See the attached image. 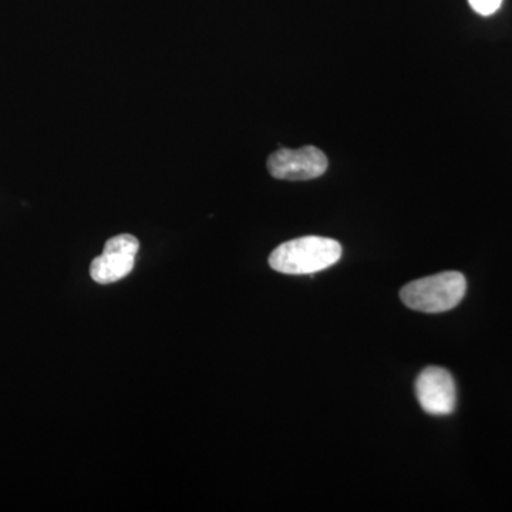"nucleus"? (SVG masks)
Here are the masks:
<instances>
[{
  "label": "nucleus",
  "instance_id": "3",
  "mask_svg": "<svg viewBox=\"0 0 512 512\" xmlns=\"http://www.w3.org/2000/svg\"><path fill=\"white\" fill-rule=\"evenodd\" d=\"M268 170L278 180L306 181L318 178L328 170V158L313 146L298 150L282 148L268 158Z\"/></svg>",
  "mask_w": 512,
  "mask_h": 512
},
{
  "label": "nucleus",
  "instance_id": "6",
  "mask_svg": "<svg viewBox=\"0 0 512 512\" xmlns=\"http://www.w3.org/2000/svg\"><path fill=\"white\" fill-rule=\"evenodd\" d=\"M474 12L481 16H491L501 8L503 0H468Z\"/></svg>",
  "mask_w": 512,
  "mask_h": 512
},
{
  "label": "nucleus",
  "instance_id": "4",
  "mask_svg": "<svg viewBox=\"0 0 512 512\" xmlns=\"http://www.w3.org/2000/svg\"><path fill=\"white\" fill-rule=\"evenodd\" d=\"M414 390L421 409L430 416H448L456 410V382L443 367L431 366L421 370Z\"/></svg>",
  "mask_w": 512,
  "mask_h": 512
},
{
  "label": "nucleus",
  "instance_id": "5",
  "mask_svg": "<svg viewBox=\"0 0 512 512\" xmlns=\"http://www.w3.org/2000/svg\"><path fill=\"white\" fill-rule=\"evenodd\" d=\"M140 242L130 234H120L106 242L103 254L90 266L93 281L100 285L114 284L133 271Z\"/></svg>",
  "mask_w": 512,
  "mask_h": 512
},
{
  "label": "nucleus",
  "instance_id": "2",
  "mask_svg": "<svg viewBox=\"0 0 512 512\" xmlns=\"http://www.w3.org/2000/svg\"><path fill=\"white\" fill-rule=\"evenodd\" d=\"M466 292V276L448 271L410 282L400 291V299L413 311L441 313L460 305Z\"/></svg>",
  "mask_w": 512,
  "mask_h": 512
},
{
  "label": "nucleus",
  "instance_id": "1",
  "mask_svg": "<svg viewBox=\"0 0 512 512\" xmlns=\"http://www.w3.org/2000/svg\"><path fill=\"white\" fill-rule=\"evenodd\" d=\"M342 258V245L325 237H302L284 242L269 256V265L285 275H312Z\"/></svg>",
  "mask_w": 512,
  "mask_h": 512
}]
</instances>
